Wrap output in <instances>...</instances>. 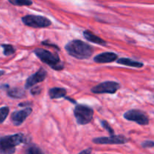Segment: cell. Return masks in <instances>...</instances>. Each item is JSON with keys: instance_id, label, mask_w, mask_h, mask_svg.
I'll return each instance as SVG.
<instances>
[{"instance_id": "9", "label": "cell", "mask_w": 154, "mask_h": 154, "mask_svg": "<svg viewBox=\"0 0 154 154\" xmlns=\"http://www.w3.org/2000/svg\"><path fill=\"white\" fill-rule=\"evenodd\" d=\"M32 109L29 107H27L25 109L20 110V111H14L12 113L11 116V119L14 126H20L26 120V119L31 114Z\"/></svg>"}, {"instance_id": "5", "label": "cell", "mask_w": 154, "mask_h": 154, "mask_svg": "<svg viewBox=\"0 0 154 154\" xmlns=\"http://www.w3.org/2000/svg\"><path fill=\"white\" fill-rule=\"evenodd\" d=\"M21 20L26 26L32 28H45L52 23L49 19L40 15H26Z\"/></svg>"}, {"instance_id": "7", "label": "cell", "mask_w": 154, "mask_h": 154, "mask_svg": "<svg viewBox=\"0 0 154 154\" xmlns=\"http://www.w3.org/2000/svg\"><path fill=\"white\" fill-rule=\"evenodd\" d=\"M120 88V84L114 81H105L95 86L91 89V92L96 94L110 93L114 94Z\"/></svg>"}, {"instance_id": "16", "label": "cell", "mask_w": 154, "mask_h": 154, "mask_svg": "<svg viewBox=\"0 0 154 154\" xmlns=\"http://www.w3.org/2000/svg\"><path fill=\"white\" fill-rule=\"evenodd\" d=\"M8 2L16 6H29L32 4L31 0H8Z\"/></svg>"}, {"instance_id": "24", "label": "cell", "mask_w": 154, "mask_h": 154, "mask_svg": "<svg viewBox=\"0 0 154 154\" xmlns=\"http://www.w3.org/2000/svg\"><path fill=\"white\" fill-rule=\"evenodd\" d=\"M32 105L31 102H26V103H20L19 104V106H22V107H29V105Z\"/></svg>"}, {"instance_id": "10", "label": "cell", "mask_w": 154, "mask_h": 154, "mask_svg": "<svg viewBox=\"0 0 154 154\" xmlns=\"http://www.w3.org/2000/svg\"><path fill=\"white\" fill-rule=\"evenodd\" d=\"M47 76V72L43 69L41 68L36 73L32 75L29 78H27L26 81L25 88L29 89L34 85H35L38 83L42 82L45 81Z\"/></svg>"}, {"instance_id": "2", "label": "cell", "mask_w": 154, "mask_h": 154, "mask_svg": "<svg viewBox=\"0 0 154 154\" xmlns=\"http://www.w3.org/2000/svg\"><path fill=\"white\" fill-rule=\"evenodd\" d=\"M34 54L38 57L41 61L46 63L54 70L60 71L64 68V64L60 60V57L57 54H54L42 48H36L34 51Z\"/></svg>"}, {"instance_id": "15", "label": "cell", "mask_w": 154, "mask_h": 154, "mask_svg": "<svg viewBox=\"0 0 154 154\" xmlns=\"http://www.w3.org/2000/svg\"><path fill=\"white\" fill-rule=\"evenodd\" d=\"M8 95L9 97L13 99H22L26 97V92L23 89L20 87H14V88L8 89Z\"/></svg>"}, {"instance_id": "17", "label": "cell", "mask_w": 154, "mask_h": 154, "mask_svg": "<svg viewBox=\"0 0 154 154\" xmlns=\"http://www.w3.org/2000/svg\"><path fill=\"white\" fill-rule=\"evenodd\" d=\"M26 154H45L42 149L36 145H31L26 149Z\"/></svg>"}, {"instance_id": "1", "label": "cell", "mask_w": 154, "mask_h": 154, "mask_svg": "<svg viewBox=\"0 0 154 154\" xmlns=\"http://www.w3.org/2000/svg\"><path fill=\"white\" fill-rule=\"evenodd\" d=\"M68 54L78 60H87L93 54V48L81 40H73L65 47Z\"/></svg>"}, {"instance_id": "14", "label": "cell", "mask_w": 154, "mask_h": 154, "mask_svg": "<svg viewBox=\"0 0 154 154\" xmlns=\"http://www.w3.org/2000/svg\"><path fill=\"white\" fill-rule=\"evenodd\" d=\"M117 63L118 64L123 65V66H130V67H135V68H141L144 66V64L141 62L135 61V60H132V59L129 58H120L117 60Z\"/></svg>"}, {"instance_id": "22", "label": "cell", "mask_w": 154, "mask_h": 154, "mask_svg": "<svg viewBox=\"0 0 154 154\" xmlns=\"http://www.w3.org/2000/svg\"><path fill=\"white\" fill-rule=\"evenodd\" d=\"M31 93L33 96H37V95L40 94V93L42 92V88L39 87H35L32 89H31Z\"/></svg>"}, {"instance_id": "20", "label": "cell", "mask_w": 154, "mask_h": 154, "mask_svg": "<svg viewBox=\"0 0 154 154\" xmlns=\"http://www.w3.org/2000/svg\"><path fill=\"white\" fill-rule=\"evenodd\" d=\"M101 123H102V126H103L104 129H106L108 132H109L111 135H114V129L110 126L109 123H108L107 121H105V120H101Z\"/></svg>"}, {"instance_id": "19", "label": "cell", "mask_w": 154, "mask_h": 154, "mask_svg": "<svg viewBox=\"0 0 154 154\" xmlns=\"http://www.w3.org/2000/svg\"><path fill=\"white\" fill-rule=\"evenodd\" d=\"M9 114V108L8 107H2L0 108V124L2 123L7 118L8 115Z\"/></svg>"}, {"instance_id": "4", "label": "cell", "mask_w": 154, "mask_h": 154, "mask_svg": "<svg viewBox=\"0 0 154 154\" xmlns=\"http://www.w3.org/2000/svg\"><path fill=\"white\" fill-rule=\"evenodd\" d=\"M74 115L79 125H86L90 123L93 117V110L84 105H77L74 109Z\"/></svg>"}, {"instance_id": "13", "label": "cell", "mask_w": 154, "mask_h": 154, "mask_svg": "<svg viewBox=\"0 0 154 154\" xmlns=\"http://www.w3.org/2000/svg\"><path fill=\"white\" fill-rule=\"evenodd\" d=\"M49 96L51 99H60V98H63L66 96V89L60 88V87H54L49 90Z\"/></svg>"}, {"instance_id": "3", "label": "cell", "mask_w": 154, "mask_h": 154, "mask_svg": "<svg viewBox=\"0 0 154 154\" xmlns=\"http://www.w3.org/2000/svg\"><path fill=\"white\" fill-rule=\"evenodd\" d=\"M24 142L26 138L21 133L2 137L0 138V152L2 154H13L15 147Z\"/></svg>"}, {"instance_id": "12", "label": "cell", "mask_w": 154, "mask_h": 154, "mask_svg": "<svg viewBox=\"0 0 154 154\" xmlns=\"http://www.w3.org/2000/svg\"><path fill=\"white\" fill-rule=\"evenodd\" d=\"M84 36L87 41H89V42H90L97 44V45H102V46L107 45V42H105V41H104L103 39H102L101 38L98 37L97 35L93 34L92 32L89 31V30H85V31L84 32Z\"/></svg>"}, {"instance_id": "25", "label": "cell", "mask_w": 154, "mask_h": 154, "mask_svg": "<svg viewBox=\"0 0 154 154\" xmlns=\"http://www.w3.org/2000/svg\"><path fill=\"white\" fill-rule=\"evenodd\" d=\"M5 74V72L2 70H0V76H2V75H3Z\"/></svg>"}, {"instance_id": "18", "label": "cell", "mask_w": 154, "mask_h": 154, "mask_svg": "<svg viewBox=\"0 0 154 154\" xmlns=\"http://www.w3.org/2000/svg\"><path fill=\"white\" fill-rule=\"evenodd\" d=\"M2 48H3V54L6 56V57L12 55L15 52V49L11 45H2Z\"/></svg>"}, {"instance_id": "11", "label": "cell", "mask_w": 154, "mask_h": 154, "mask_svg": "<svg viewBox=\"0 0 154 154\" xmlns=\"http://www.w3.org/2000/svg\"><path fill=\"white\" fill-rule=\"evenodd\" d=\"M118 58L117 54L112 52H105L98 54L94 57V61L97 63H109L114 62Z\"/></svg>"}, {"instance_id": "21", "label": "cell", "mask_w": 154, "mask_h": 154, "mask_svg": "<svg viewBox=\"0 0 154 154\" xmlns=\"http://www.w3.org/2000/svg\"><path fill=\"white\" fill-rule=\"evenodd\" d=\"M141 146H142L144 148H147V147L151 148V147H153L154 146V142L153 141H146L141 144Z\"/></svg>"}, {"instance_id": "6", "label": "cell", "mask_w": 154, "mask_h": 154, "mask_svg": "<svg viewBox=\"0 0 154 154\" xmlns=\"http://www.w3.org/2000/svg\"><path fill=\"white\" fill-rule=\"evenodd\" d=\"M123 117L126 120L135 122V123L141 125V126L148 125L149 122H150L149 121V117H147L145 113L136 109L129 110V111H126L123 115Z\"/></svg>"}, {"instance_id": "23", "label": "cell", "mask_w": 154, "mask_h": 154, "mask_svg": "<svg viewBox=\"0 0 154 154\" xmlns=\"http://www.w3.org/2000/svg\"><path fill=\"white\" fill-rule=\"evenodd\" d=\"M91 152H92L91 148H87V149H86V150L81 151V153H78V154H91Z\"/></svg>"}, {"instance_id": "8", "label": "cell", "mask_w": 154, "mask_h": 154, "mask_svg": "<svg viewBox=\"0 0 154 154\" xmlns=\"http://www.w3.org/2000/svg\"><path fill=\"white\" fill-rule=\"evenodd\" d=\"M129 141V139L123 135H111L110 137L96 138L93 142L97 144H123Z\"/></svg>"}]
</instances>
